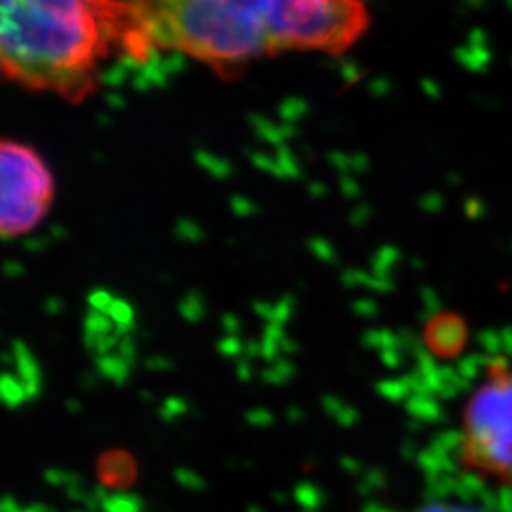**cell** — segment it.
Listing matches in <instances>:
<instances>
[{
  "mask_svg": "<svg viewBox=\"0 0 512 512\" xmlns=\"http://www.w3.org/2000/svg\"><path fill=\"white\" fill-rule=\"evenodd\" d=\"M105 8L107 0H0L4 71L33 88L78 95L103 40Z\"/></svg>",
  "mask_w": 512,
  "mask_h": 512,
  "instance_id": "obj_1",
  "label": "cell"
},
{
  "mask_svg": "<svg viewBox=\"0 0 512 512\" xmlns=\"http://www.w3.org/2000/svg\"><path fill=\"white\" fill-rule=\"evenodd\" d=\"M374 310H376V306H374L372 300H359V302L353 304V311H355L357 315H361V317H370V315L374 313Z\"/></svg>",
  "mask_w": 512,
  "mask_h": 512,
  "instance_id": "obj_44",
  "label": "cell"
},
{
  "mask_svg": "<svg viewBox=\"0 0 512 512\" xmlns=\"http://www.w3.org/2000/svg\"><path fill=\"white\" fill-rule=\"evenodd\" d=\"M42 476H44V480H46L50 486H63V488H67L69 484H73V482L82 478V476L76 475V473L65 471V469H55V467L46 469Z\"/></svg>",
  "mask_w": 512,
  "mask_h": 512,
  "instance_id": "obj_25",
  "label": "cell"
},
{
  "mask_svg": "<svg viewBox=\"0 0 512 512\" xmlns=\"http://www.w3.org/2000/svg\"><path fill=\"white\" fill-rule=\"evenodd\" d=\"M272 497H274L275 503H279V505H285L289 501V495L285 494V492H274Z\"/></svg>",
  "mask_w": 512,
  "mask_h": 512,
  "instance_id": "obj_55",
  "label": "cell"
},
{
  "mask_svg": "<svg viewBox=\"0 0 512 512\" xmlns=\"http://www.w3.org/2000/svg\"><path fill=\"white\" fill-rule=\"evenodd\" d=\"M245 421L251 425V427H270L274 425L275 416L268 410V408H251L245 412Z\"/></svg>",
  "mask_w": 512,
  "mask_h": 512,
  "instance_id": "obj_28",
  "label": "cell"
},
{
  "mask_svg": "<svg viewBox=\"0 0 512 512\" xmlns=\"http://www.w3.org/2000/svg\"><path fill=\"white\" fill-rule=\"evenodd\" d=\"M294 306H296V302H294L293 296H283L279 302H275L274 321H270V323H277V325L285 327V323H289V319L293 317Z\"/></svg>",
  "mask_w": 512,
  "mask_h": 512,
  "instance_id": "obj_29",
  "label": "cell"
},
{
  "mask_svg": "<svg viewBox=\"0 0 512 512\" xmlns=\"http://www.w3.org/2000/svg\"><path fill=\"white\" fill-rule=\"evenodd\" d=\"M67 410H69L71 414H80V412H82V403L76 401V399H69V401H67Z\"/></svg>",
  "mask_w": 512,
  "mask_h": 512,
  "instance_id": "obj_54",
  "label": "cell"
},
{
  "mask_svg": "<svg viewBox=\"0 0 512 512\" xmlns=\"http://www.w3.org/2000/svg\"><path fill=\"white\" fill-rule=\"evenodd\" d=\"M243 357H247V359H258V357H262V346H260V342H256V340L245 342V355H243Z\"/></svg>",
  "mask_w": 512,
  "mask_h": 512,
  "instance_id": "obj_46",
  "label": "cell"
},
{
  "mask_svg": "<svg viewBox=\"0 0 512 512\" xmlns=\"http://www.w3.org/2000/svg\"><path fill=\"white\" fill-rule=\"evenodd\" d=\"M145 366L152 372H169V370H173V361L164 355H154V357H148Z\"/></svg>",
  "mask_w": 512,
  "mask_h": 512,
  "instance_id": "obj_35",
  "label": "cell"
},
{
  "mask_svg": "<svg viewBox=\"0 0 512 512\" xmlns=\"http://www.w3.org/2000/svg\"><path fill=\"white\" fill-rule=\"evenodd\" d=\"M74 512H88V511H74Z\"/></svg>",
  "mask_w": 512,
  "mask_h": 512,
  "instance_id": "obj_59",
  "label": "cell"
},
{
  "mask_svg": "<svg viewBox=\"0 0 512 512\" xmlns=\"http://www.w3.org/2000/svg\"><path fill=\"white\" fill-rule=\"evenodd\" d=\"M418 512H482L475 511V509H467V507H454V505H440V503H435V505H427V507H423Z\"/></svg>",
  "mask_w": 512,
  "mask_h": 512,
  "instance_id": "obj_41",
  "label": "cell"
},
{
  "mask_svg": "<svg viewBox=\"0 0 512 512\" xmlns=\"http://www.w3.org/2000/svg\"><path fill=\"white\" fill-rule=\"evenodd\" d=\"M285 416H287V420L296 425V423H302V421H304L306 412H304L300 406H289L287 412H285Z\"/></svg>",
  "mask_w": 512,
  "mask_h": 512,
  "instance_id": "obj_47",
  "label": "cell"
},
{
  "mask_svg": "<svg viewBox=\"0 0 512 512\" xmlns=\"http://www.w3.org/2000/svg\"><path fill=\"white\" fill-rule=\"evenodd\" d=\"M308 249H310L311 255L315 256V258H319L321 262H329V264H334V262H338V256H336V249H334V245L330 243L329 239H310V243H308Z\"/></svg>",
  "mask_w": 512,
  "mask_h": 512,
  "instance_id": "obj_23",
  "label": "cell"
},
{
  "mask_svg": "<svg viewBox=\"0 0 512 512\" xmlns=\"http://www.w3.org/2000/svg\"><path fill=\"white\" fill-rule=\"evenodd\" d=\"M338 73H340V76L344 78V82H346V84H353V82H357V80L361 78V69H359V67H357V63H355V61H351V59L340 63Z\"/></svg>",
  "mask_w": 512,
  "mask_h": 512,
  "instance_id": "obj_34",
  "label": "cell"
},
{
  "mask_svg": "<svg viewBox=\"0 0 512 512\" xmlns=\"http://www.w3.org/2000/svg\"><path fill=\"white\" fill-rule=\"evenodd\" d=\"M281 351H283V355H294V353H298L300 348H298V342H294L291 336H285L283 338V344H281Z\"/></svg>",
  "mask_w": 512,
  "mask_h": 512,
  "instance_id": "obj_50",
  "label": "cell"
},
{
  "mask_svg": "<svg viewBox=\"0 0 512 512\" xmlns=\"http://www.w3.org/2000/svg\"><path fill=\"white\" fill-rule=\"evenodd\" d=\"M342 283H344L346 287H357V285L370 283V279H368V275L359 272V270H348V272L342 274Z\"/></svg>",
  "mask_w": 512,
  "mask_h": 512,
  "instance_id": "obj_37",
  "label": "cell"
},
{
  "mask_svg": "<svg viewBox=\"0 0 512 512\" xmlns=\"http://www.w3.org/2000/svg\"><path fill=\"white\" fill-rule=\"evenodd\" d=\"M48 238H29L23 245H25V249L27 251H31V253H38V251H42V249H46V245H48Z\"/></svg>",
  "mask_w": 512,
  "mask_h": 512,
  "instance_id": "obj_48",
  "label": "cell"
},
{
  "mask_svg": "<svg viewBox=\"0 0 512 512\" xmlns=\"http://www.w3.org/2000/svg\"><path fill=\"white\" fill-rule=\"evenodd\" d=\"M116 353H118L126 363H129V365H137L139 349H137V342H135V338H133L131 334H129V336H124V338H120L118 348H116Z\"/></svg>",
  "mask_w": 512,
  "mask_h": 512,
  "instance_id": "obj_30",
  "label": "cell"
},
{
  "mask_svg": "<svg viewBox=\"0 0 512 512\" xmlns=\"http://www.w3.org/2000/svg\"><path fill=\"white\" fill-rule=\"evenodd\" d=\"M141 399H143L145 403H154V395H152V393H148L147 389H145V391H141Z\"/></svg>",
  "mask_w": 512,
  "mask_h": 512,
  "instance_id": "obj_56",
  "label": "cell"
},
{
  "mask_svg": "<svg viewBox=\"0 0 512 512\" xmlns=\"http://www.w3.org/2000/svg\"><path fill=\"white\" fill-rule=\"evenodd\" d=\"M236 376H238L239 382H251L253 380V365H251V359L247 357H241L238 363H236Z\"/></svg>",
  "mask_w": 512,
  "mask_h": 512,
  "instance_id": "obj_36",
  "label": "cell"
},
{
  "mask_svg": "<svg viewBox=\"0 0 512 512\" xmlns=\"http://www.w3.org/2000/svg\"><path fill=\"white\" fill-rule=\"evenodd\" d=\"M222 329L226 330V334L238 336L239 330H241V321H239L238 315H234V313H224V315H222Z\"/></svg>",
  "mask_w": 512,
  "mask_h": 512,
  "instance_id": "obj_39",
  "label": "cell"
},
{
  "mask_svg": "<svg viewBox=\"0 0 512 512\" xmlns=\"http://www.w3.org/2000/svg\"><path fill=\"white\" fill-rule=\"evenodd\" d=\"M54 190V175L35 148L4 141L0 147L2 238L33 232L46 219Z\"/></svg>",
  "mask_w": 512,
  "mask_h": 512,
  "instance_id": "obj_4",
  "label": "cell"
},
{
  "mask_svg": "<svg viewBox=\"0 0 512 512\" xmlns=\"http://www.w3.org/2000/svg\"><path fill=\"white\" fill-rule=\"evenodd\" d=\"M63 300H59V298H50V300H46V304H44V310L48 315H59L61 311H63Z\"/></svg>",
  "mask_w": 512,
  "mask_h": 512,
  "instance_id": "obj_49",
  "label": "cell"
},
{
  "mask_svg": "<svg viewBox=\"0 0 512 512\" xmlns=\"http://www.w3.org/2000/svg\"><path fill=\"white\" fill-rule=\"evenodd\" d=\"M137 475V461L124 450H110L97 459L99 484L109 490L128 492L137 480Z\"/></svg>",
  "mask_w": 512,
  "mask_h": 512,
  "instance_id": "obj_5",
  "label": "cell"
},
{
  "mask_svg": "<svg viewBox=\"0 0 512 512\" xmlns=\"http://www.w3.org/2000/svg\"><path fill=\"white\" fill-rule=\"evenodd\" d=\"M285 336H287V334H285L283 325H277V323H268V325H266L260 346H262V359H264L268 365L275 363V361L279 359V355L283 353V351H281V344H283V338H285Z\"/></svg>",
  "mask_w": 512,
  "mask_h": 512,
  "instance_id": "obj_13",
  "label": "cell"
},
{
  "mask_svg": "<svg viewBox=\"0 0 512 512\" xmlns=\"http://www.w3.org/2000/svg\"><path fill=\"white\" fill-rule=\"evenodd\" d=\"M179 313L186 323H200L205 317V298L200 291H190L184 294L179 302Z\"/></svg>",
  "mask_w": 512,
  "mask_h": 512,
  "instance_id": "obj_16",
  "label": "cell"
},
{
  "mask_svg": "<svg viewBox=\"0 0 512 512\" xmlns=\"http://www.w3.org/2000/svg\"><path fill=\"white\" fill-rule=\"evenodd\" d=\"M310 194L311 198H325V194H327V186L323 183H311L310 184Z\"/></svg>",
  "mask_w": 512,
  "mask_h": 512,
  "instance_id": "obj_51",
  "label": "cell"
},
{
  "mask_svg": "<svg viewBox=\"0 0 512 512\" xmlns=\"http://www.w3.org/2000/svg\"><path fill=\"white\" fill-rule=\"evenodd\" d=\"M175 236L184 243H200L205 239L202 226L196 220L181 219L175 224Z\"/></svg>",
  "mask_w": 512,
  "mask_h": 512,
  "instance_id": "obj_21",
  "label": "cell"
},
{
  "mask_svg": "<svg viewBox=\"0 0 512 512\" xmlns=\"http://www.w3.org/2000/svg\"><path fill=\"white\" fill-rule=\"evenodd\" d=\"M321 406H323L325 414L330 416L332 420L336 421L340 418V414L346 410L348 403H346V401H342V399H340V397H336V395H323V399H321Z\"/></svg>",
  "mask_w": 512,
  "mask_h": 512,
  "instance_id": "obj_32",
  "label": "cell"
},
{
  "mask_svg": "<svg viewBox=\"0 0 512 512\" xmlns=\"http://www.w3.org/2000/svg\"><path fill=\"white\" fill-rule=\"evenodd\" d=\"M329 162L332 167H336L340 171V175H349L351 171V156L342 152V150H334L329 154Z\"/></svg>",
  "mask_w": 512,
  "mask_h": 512,
  "instance_id": "obj_33",
  "label": "cell"
},
{
  "mask_svg": "<svg viewBox=\"0 0 512 512\" xmlns=\"http://www.w3.org/2000/svg\"><path fill=\"white\" fill-rule=\"evenodd\" d=\"M188 410H190V404L183 397H167L158 410V416L165 423H173L186 416Z\"/></svg>",
  "mask_w": 512,
  "mask_h": 512,
  "instance_id": "obj_20",
  "label": "cell"
},
{
  "mask_svg": "<svg viewBox=\"0 0 512 512\" xmlns=\"http://www.w3.org/2000/svg\"><path fill=\"white\" fill-rule=\"evenodd\" d=\"M249 158H251V164L258 167V169H262V171H266V173L274 175L277 179H281L279 165H277V160H275L274 156H270V154H266V152L256 150V152H249Z\"/></svg>",
  "mask_w": 512,
  "mask_h": 512,
  "instance_id": "obj_26",
  "label": "cell"
},
{
  "mask_svg": "<svg viewBox=\"0 0 512 512\" xmlns=\"http://www.w3.org/2000/svg\"><path fill=\"white\" fill-rule=\"evenodd\" d=\"M217 351L226 359H238L241 355H245V344L239 340L238 336L226 334L217 344Z\"/></svg>",
  "mask_w": 512,
  "mask_h": 512,
  "instance_id": "obj_24",
  "label": "cell"
},
{
  "mask_svg": "<svg viewBox=\"0 0 512 512\" xmlns=\"http://www.w3.org/2000/svg\"><path fill=\"white\" fill-rule=\"evenodd\" d=\"M302 512H319V511H302Z\"/></svg>",
  "mask_w": 512,
  "mask_h": 512,
  "instance_id": "obj_58",
  "label": "cell"
},
{
  "mask_svg": "<svg viewBox=\"0 0 512 512\" xmlns=\"http://www.w3.org/2000/svg\"><path fill=\"white\" fill-rule=\"evenodd\" d=\"M308 110H310L308 101H304V99H300V97H289V99H285V101L279 105L277 114H279L281 122L293 124L294 126L296 122H300V120L308 114Z\"/></svg>",
  "mask_w": 512,
  "mask_h": 512,
  "instance_id": "obj_17",
  "label": "cell"
},
{
  "mask_svg": "<svg viewBox=\"0 0 512 512\" xmlns=\"http://www.w3.org/2000/svg\"><path fill=\"white\" fill-rule=\"evenodd\" d=\"M340 467L348 475H357L363 469V465L357 459L351 458V456H344V458L340 459Z\"/></svg>",
  "mask_w": 512,
  "mask_h": 512,
  "instance_id": "obj_43",
  "label": "cell"
},
{
  "mask_svg": "<svg viewBox=\"0 0 512 512\" xmlns=\"http://www.w3.org/2000/svg\"><path fill=\"white\" fill-rule=\"evenodd\" d=\"M296 376V365L289 357H279L275 363L266 366L260 372L262 382L268 385H285L289 384Z\"/></svg>",
  "mask_w": 512,
  "mask_h": 512,
  "instance_id": "obj_14",
  "label": "cell"
},
{
  "mask_svg": "<svg viewBox=\"0 0 512 512\" xmlns=\"http://www.w3.org/2000/svg\"><path fill=\"white\" fill-rule=\"evenodd\" d=\"M105 101H107V105H109L110 109H126V99H124V97H122L120 93L114 92V90H112V92L107 93Z\"/></svg>",
  "mask_w": 512,
  "mask_h": 512,
  "instance_id": "obj_45",
  "label": "cell"
},
{
  "mask_svg": "<svg viewBox=\"0 0 512 512\" xmlns=\"http://www.w3.org/2000/svg\"><path fill=\"white\" fill-rule=\"evenodd\" d=\"M103 512H145V503L139 495L116 492L109 495L107 503L103 505Z\"/></svg>",
  "mask_w": 512,
  "mask_h": 512,
  "instance_id": "obj_15",
  "label": "cell"
},
{
  "mask_svg": "<svg viewBox=\"0 0 512 512\" xmlns=\"http://www.w3.org/2000/svg\"><path fill=\"white\" fill-rule=\"evenodd\" d=\"M12 357H14V368L18 372L19 380L27 389L29 401H35L42 393V370L38 365L37 357L21 340H16L12 344Z\"/></svg>",
  "mask_w": 512,
  "mask_h": 512,
  "instance_id": "obj_6",
  "label": "cell"
},
{
  "mask_svg": "<svg viewBox=\"0 0 512 512\" xmlns=\"http://www.w3.org/2000/svg\"><path fill=\"white\" fill-rule=\"evenodd\" d=\"M116 296L107 291V289H95L92 293L88 294V304L90 308L101 313H109L110 306L114 304Z\"/></svg>",
  "mask_w": 512,
  "mask_h": 512,
  "instance_id": "obj_27",
  "label": "cell"
},
{
  "mask_svg": "<svg viewBox=\"0 0 512 512\" xmlns=\"http://www.w3.org/2000/svg\"><path fill=\"white\" fill-rule=\"evenodd\" d=\"M194 158H196V164L200 165L203 171H207L211 177H215V179H219V181L230 179L232 173H234V167H232V164H230L228 160L220 158V156L209 152V150L198 148L196 154H194Z\"/></svg>",
  "mask_w": 512,
  "mask_h": 512,
  "instance_id": "obj_11",
  "label": "cell"
},
{
  "mask_svg": "<svg viewBox=\"0 0 512 512\" xmlns=\"http://www.w3.org/2000/svg\"><path fill=\"white\" fill-rule=\"evenodd\" d=\"M293 497L304 511H319L327 503V494L313 482L296 484Z\"/></svg>",
  "mask_w": 512,
  "mask_h": 512,
  "instance_id": "obj_12",
  "label": "cell"
},
{
  "mask_svg": "<svg viewBox=\"0 0 512 512\" xmlns=\"http://www.w3.org/2000/svg\"><path fill=\"white\" fill-rule=\"evenodd\" d=\"M95 368L97 372L107 378L109 382L114 385H126L129 382V376H131V368L133 366L126 363L116 351L109 353V355H101V357H95Z\"/></svg>",
  "mask_w": 512,
  "mask_h": 512,
  "instance_id": "obj_8",
  "label": "cell"
},
{
  "mask_svg": "<svg viewBox=\"0 0 512 512\" xmlns=\"http://www.w3.org/2000/svg\"><path fill=\"white\" fill-rule=\"evenodd\" d=\"M275 160H277V165H279L281 179H300L302 177V169H300V164H298V158L294 156L293 150L287 147V145L277 147Z\"/></svg>",
  "mask_w": 512,
  "mask_h": 512,
  "instance_id": "obj_18",
  "label": "cell"
},
{
  "mask_svg": "<svg viewBox=\"0 0 512 512\" xmlns=\"http://www.w3.org/2000/svg\"><path fill=\"white\" fill-rule=\"evenodd\" d=\"M459 461L473 475L512 488V366L492 363L469 395L458 437Z\"/></svg>",
  "mask_w": 512,
  "mask_h": 512,
  "instance_id": "obj_3",
  "label": "cell"
},
{
  "mask_svg": "<svg viewBox=\"0 0 512 512\" xmlns=\"http://www.w3.org/2000/svg\"><path fill=\"white\" fill-rule=\"evenodd\" d=\"M101 378H103V376H101L99 372H92V374H86V376H84L82 384H84L86 389H92V387H95V385L99 384V380H101Z\"/></svg>",
  "mask_w": 512,
  "mask_h": 512,
  "instance_id": "obj_52",
  "label": "cell"
},
{
  "mask_svg": "<svg viewBox=\"0 0 512 512\" xmlns=\"http://www.w3.org/2000/svg\"><path fill=\"white\" fill-rule=\"evenodd\" d=\"M4 274L10 279H18L25 274V266L18 260H8V262H4Z\"/></svg>",
  "mask_w": 512,
  "mask_h": 512,
  "instance_id": "obj_42",
  "label": "cell"
},
{
  "mask_svg": "<svg viewBox=\"0 0 512 512\" xmlns=\"http://www.w3.org/2000/svg\"><path fill=\"white\" fill-rule=\"evenodd\" d=\"M116 330L112 319L107 313L92 310L86 319H84V334H95V336H103V334H112Z\"/></svg>",
  "mask_w": 512,
  "mask_h": 512,
  "instance_id": "obj_19",
  "label": "cell"
},
{
  "mask_svg": "<svg viewBox=\"0 0 512 512\" xmlns=\"http://www.w3.org/2000/svg\"><path fill=\"white\" fill-rule=\"evenodd\" d=\"M340 188H342V194H344L346 198H355V196L359 194V184L355 183V179H351L349 175H342Z\"/></svg>",
  "mask_w": 512,
  "mask_h": 512,
  "instance_id": "obj_40",
  "label": "cell"
},
{
  "mask_svg": "<svg viewBox=\"0 0 512 512\" xmlns=\"http://www.w3.org/2000/svg\"><path fill=\"white\" fill-rule=\"evenodd\" d=\"M366 169V158H363L361 154H355L351 156V171H365Z\"/></svg>",
  "mask_w": 512,
  "mask_h": 512,
  "instance_id": "obj_53",
  "label": "cell"
},
{
  "mask_svg": "<svg viewBox=\"0 0 512 512\" xmlns=\"http://www.w3.org/2000/svg\"><path fill=\"white\" fill-rule=\"evenodd\" d=\"M253 310L256 315H260L262 319H266L268 323L274 321L275 304L274 302H266V300H258L253 304Z\"/></svg>",
  "mask_w": 512,
  "mask_h": 512,
  "instance_id": "obj_38",
  "label": "cell"
},
{
  "mask_svg": "<svg viewBox=\"0 0 512 512\" xmlns=\"http://www.w3.org/2000/svg\"><path fill=\"white\" fill-rule=\"evenodd\" d=\"M107 315L112 319V323H114V327H116L114 332H116L120 338L129 336L133 330H137L135 310H133V306L129 304L128 300L116 298V300H114V304L110 306V310Z\"/></svg>",
  "mask_w": 512,
  "mask_h": 512,
  "instance_id": "obj_9",
  "label": "cell"
},
{
  "mask_svg": "<svg viewBox=\"0 0 512 512\" xmlns=\"http://www.w3.org/2000/svg\"><path fill=\"white\" fill-rule=\"evenodd\" d=\"M245 512H266L264 511V509H262V507H260V505H249V507H247V511Z\"/></svg>",
  "mask_w": 512,
  "mask_h": 512,
  "instance_id": "obj_57",
  "label": "cell"
},
{
  "mask_svg": "<svg viewBox=\"0 0 512 512\" xmlns=\"http://www.w3.org/2000/svg\"><path fill=\"white\" fill-rule=\"evenodd\" d=\"M175 482L179 486H183L184 490H190V492H203L207 488V482L202 475H198L196 471L192 469H186V467H179L175 473Z\"/></svg>",
  "mask_w": 512,
  "mask_h": 512,
  "instance_id": "obj_22",
  "label": "cell"
},
{
  "mask_svg": "<svg viewBox=\"0 0 512 512\" xmlns=\"http://www.w3.org/2000/svg\"><path fill=\"white\" fill-rule=\"evenodd\" d=\"M249 124H251V128L255 131L258 139H262L268 145H274L275 148L287 145V141L293 139L294 135H296V128H294L293 124H285V122L274 124L266 116H256V114H253L249 118Z\"/></svg>",
  "mask_w": 512,
  "mask_h": 512,
  "instance_id": "obj_7",
  "label": "cell"
},
{
  "mask_svg": "<svg viewBox=\"0 0 512 512\" xmlns=\"http://www.w3.org/2000/svg\"><path fill=\"white\" fill-rule=\"evenodd\" d=\"M230 209H232V213L236 215V217H251V215H255L256 211H258V207H256V203L251 200V198H247V196H232L230 198Z\"/></svg>",
  "mask_w": 512,
  "mask_h": 512,
  "instance_id": "obj_31",
  "label": "cell"
},
{
  "mask_svg": "<svg viewBox=\"0 0 512 512\" xmlns=\"http://www.w3.org/2000/svg\"><path fill=\"white\" fill-rule=\"evenodd\" d=\"M285 0H131L129 14L150 42L215 65L275 52Z\"/></svg>",
  "mask_w": 512,
  "mask_h": 512,
  "instance_id": "obj_2",
  "label": "cell"
},
{
  "mask_svg": "<svg viewBox=\"0 0 512 512\" xmlns=\"http://www.w3.org/2000/svg\"><path fill=\"white\" fill-rule=\"evenodd\" d=\"M0 399H2L4 406L10 408V410L19 408L25 401H29L27 389H25V384L19 380V376L10 374V372L2 374V378H0Z\"/></svg>",
  "mask_w": 512,
  "mask_h": 512,
  "instance_id": "obj_10",
  "label": "cell"
}]
</instances>
